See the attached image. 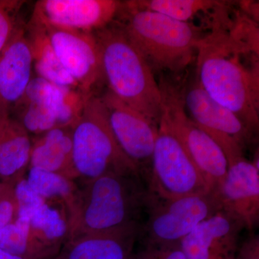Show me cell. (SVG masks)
Instances as JSON below:
<instances>
[{
  "instance_id": "1",
  "label": "cell",
  "mask_w": 259,
  "mask_h": 259,
  "mask_svg": "<svg viewBox=\"0 0 259 259\" xmlns=\"http://www.w3.org/2000/svg\"><path fill=\"white\" fill-rule=\"evenodd\" d=\"M248 51L222 30L202 37L197 47V82L253 134L258 127V79L256 70L242 62L241 54Z\"/></svg>"
},
{
  "instance_id": "2",
  "label": "cell",
  "mask_w": 259,
  "mask_h": 259,
  "mask_svg": "<svg viewBox=\"0 0 259 259\" xmlns=\"http://www.w3.org/2000/svg\"><path fill=\"white\" fill-rule=\"evenodd\" d=\"M94 35L100 47L107 90L158 125L163 95L144 56L115 20Z\"/></svg>"
},
{
  "instance_id": "3",
  "label": "cell",
  "mask_w": 259,
  "mask_h": 259,
  "mask_svg": "<svg viewBox=\"0 0 259 259\" xmlns=\"http://www.w3.org/2000/svg\"><path fill=\"white\" fill-rule=\"evenodd\" d=\"M115 21L153 71L182 72L192 61L202 39L197 25L138 9L127 1L122 2Z\"/></svg>"
},
{
  "instance_id": "4",
  "label": "cell",
  "mask_w": 259,
  "mask_h": 259,
  "mask_svg": "<svg viewBox=\"0 0 259 259\" xmlns=\"http://www.w3.org/2000/svg\"><path fill=\"white\" fill-rule=\"evenodd\" d=\"M88 182L70 210L72 238L138 222L147 196L140 177L109 172Z\"/></svg>"
},
{
  "instance_id": "5",
  "label": "cell",
  "mask_w": 259,
  "mask_h": 259,
  "mask_svg": "<svg viewBox=\"0 0 259 259\" xmlns=\"http://www.w3.org/2000/svg\"><path fill=\"white\" fill-rule=\"evenodd\" d=\"M72 161L76 175L88 181L109 172L141 177L112 134L101 95L89 97L73 127Z\"/></svg>"
},
{
  "instance_id": "6",
  "label": "cell",
  "mask_w": 259,
  "mask_h": 259,
  "mask_svg": "<svg viewBox=\"0 0 259 259\" xmlns=\"http://www.w3.org/2000/svg\"><path fill=\"white\" fill-rule=\"evenodd\" d=\"M148 219L141 226L144 245H180L199 223L221 210L214 192L175 199L148 194Z\"/></svg>"
},
{
  "instance_id": "7",
  "label": "cell",
  "mask_w": 259,
  "mask_h": 259,
  "mask_svg": "<svg viewBox=\"0 0 259 259\" xmlns=\"http://www.w3.org/2000/svg\"><path fill=\"white\" fill-rule=\"evenodd\" d=\"M147 192L163 199H175L212 192L177 138L161 122L151 169Z\"/></svg>"
},
{
  "instance_id": "8",
  "label": "cell",
  "mask_w": 259,
  "mask_h": 259,
  "mask_svg": "<svg viewBox=\"0 0 259 259\" xmlns=\"http://www.w3.org/2000/svg\"><path fill=\"white\" fill-rule=\"evenodd\" d=\"M161 89L163 113L160 122L180 141L213 192L228 171L226 155L215 141L189 117L182 95L171 89Z\"/></svg>"
},
{
  "instance_id": "9",
  "label": "cell",
  "mask_w": 259,
  "mask_h": 259,
  "mask_svg": "<svg viewBox=\"0 0 259 259\" xmlns=\"http://www.w3.org/2000/svg\"><path fill=\"white\" fill-rule=\"evenodd\" d=\"M189 117L221 148L228 164L245 157L251 132L239 117L209 96L197 81L182 96Z\"/></svg>"
},
{
  "instance_id": "10",
  "label": "cell",
  "mask_w": 259,
  "mask_h": 259,
  "mask_svg": "<svg viewBox=\"0 0 259 259\" xmlns=\"http://www.w3.org/2000/svg\"><path fill=\"white\" fill-rule=\"evenodd\" d=\"M101 97L117 144L147 180L158 125L121 101L108 90Z\"/></svg>"
},
{
  "instance_id": "11",
  "label": "cell",
  "mask_w": 259,
  "mask_h": 259,
  "mask_svg": "<svg viewBox=\"0 0 259 259\" xmlns=\"http://www.w3.org/2000/svg\"><path fill=\"white\" fill-rule=\"evenodd\" d=\"M44 24L59 61L80 90L90 96L100 95L105 81L100 47L94 33L62 30Z\"/></svg>"
},
{
  "instance_id": "12",
  "label": "cell",
  "mask_w": 259,
  "mask_h": 259,
  "mask_svg": "<svg viewBox=\"0 0 259 259\" xmlns=\"http://www.w3.org/2000/svg\"><path fill=\"white\" fill-rule=\"evenodd\" d=\"M121 6L117 0H40L32 14L54 28L93 34L111 24Z\"/></svg>"
},
{
  "instance_id": "13",
  "label": "cell",
  "mask_w": 259,
  "mask_h": 259,
  "mask_svg": "<svg viewBox=\"0 0 259 259\" xmlns=\"http://www.w3.org/2000/svg\"><path fill=\"white\" fill-rule=\"evenodd\" d=\"M221 209L253 232L259 223V170L245 157L228 164L224 180L213 191Z\"/></svg>"
},
{
  "instance_id": "14",
  "label": "cell",
  "mask_w": 259,
  "mask_h": 259,
  "mask_svg": "<svg viewBox=\"0 0 259 259\" xmlns=\"http://www.w3.org/2000/svg\"><path fill=\"white\" fill-rule=\"evenodd\" d=\"M244 225L226 211L199 223L181 242L187 259H236Z\"/></svg>"
},
{
  "instance_id": "15",
  "label": "cell",
  "mask_w": 259,
  "mask_h": 259,
  "mask_svg": "<svg viewBox=\"0 0 259 259\" xmlns=\"http://www.w3.org/2000/svg\"><path fill=\"white\" fill-rule=\"evenodd\" d=\"M25 25L20 21L0 53V125L11 117L32 76V59Z\"/></svg>"
},
{
  "instance_id": "16",
  "label": "cell",
  "mask_w": 259,
  "mask_h": 259,
  "mask_svg": "<svg viewBox=\"0 0 259 259\" xmlns=\"http://www.w3.org/2000/svg\"><path fill=\"white\" fill-rule=\"evenodd\" d=\"M141 226L131 223L112 231L71 238L58 259H129Z\"/></svg>"
},
{
  "instance_id": "17",
  "label": "cell",
  "mask_w": 259,
  "mask_h": 259,
  "mask_svg": "<svg viewBox=\"0 0 259 259\" xmlns=\"http://www.w3.org/2000/svg\"><path fill=\"white\" fill-rule=\"evenodd\" d=\"M56 85L34 76L15 105L11 117L29 134L40 136L59 127L56 104Z\"/></svg>"
},
{
  "instance_id": "18",
  "label": "cell",
  "mask_w": 259,
  "mask_h": 259,
  "mask_svg": "<svg viewBox=\"0 0 259 259\" xmlns=\"http://www.w3.org/2000/svg\"><path fill=\"white\" fill-rule=\"evenodd\" d=\"M25 28L31 53L32 66L37 76L57 86L79 89L56 55L45 25L32 14Z\"/></svg>"
},
{
  "instance_id": "19",
  "label": "cell",
  "mask_w": 259,
  "mask_h": 259,
  "mask_svg": "<svg viewBox=\"0 0 259 259\" xmlns=\"http://www.w3.org/2000/svg\"><path fill=\"white\" fill-rule=\"evenodd\" d=\"M73 127H56L32 143L29 166L76 176L72 161Z\"/></svg>"
},
{
  "instance_id": "20",
  "label": "cell",
  "mask_w": 259,
  "mask_h": 259,
  "mask_svg": "<svg viewBox=\"0 0 259 259\" xmlns=\"http://www.w3.org/2000/svg\"><path fill=\"white\" fill-rule=\"evenodd\" d=\"M32 142L30 134L13 117L0 125V176L21 173L30 164Z\"/></svg>"
},
{
  "instance_id": "21",
  "label": "cell",
  "mask_w": 259,
  "mask_h": 259,
  "mask_svg": "<svg viewBox=\"0 0 259 259\" xmlns=\"http://www.w3.org/2000/svg\"><path fill=\"white\" fill-rule=\"evenodd\" d=\"M138 9L149 10L172 19L192 24L195 19L207 15L224 20L227 2L212 0H134L127 1Z\"/></svg>"
},
{
  "instance_id": "22",
  "label": "cell",
  "mask_w": 259,
  "mask_h": 259,
  "mask_svg": "<svg viewBox=\"0 0 259 259\" xmlns=\"http://www.w3.org/2000/svg\"><path fill=\"white\" fill-rule=\"evenodd\" d=\"M29 185L42 198H59L66 201L70 210L74 205L76 195L74 187L69 177L41 168L30 167L28 177Z\"/></svg>"
},
{
  "instance_id": "23",
  "label": "cell",
  "mask_w": 259,
  "mask_h": 259,
  "mask_svg": "<svg viewBox=\"0 0 259 259\" xmlns=\"http://www.w3.org/2000/svg\"><path fill=\"white\" fill-rule=\"evenodd\" d=\"M30 223V233H36L34 237L42 241L44 248L59 241L68 231L67 223L61 213L47 202L32 214Z\"/></svg>"
},
{
  "instance_id": "24",
  "label": "cell",
  "mask_w": 259,
  "mask_h": 259,
  "mask_svg": "<svg viewBox=\"0 0 259 259\" xmlns=\"http://www.w3.org/2000/svg\"><path fill=\"white\" fill-rule=\"evenodd\" d=\"M0 248L28 259H40L32 245L28 218L17 217L14 222L0 229Z\"/></svg>"
},
{
  "instance_id": "25",
  "label": "cell",
  "mask_w": 259,
  "mask_h": 259,
  "mask_svg": "<svg viewBox=\"0 0 259 259\" xmlns=\"http://www.w3.org/2000/svg\"><path fill=\"white\" fill-rule=\"evenodd\" d=\"M91 96L79 89L56 85V104L59 127H74L82 115L89 97Z\"/></svg>"
},
{
  "instance_id": "26",
  "label": "cell",
  "mask_w": 259,
  "mask_h": 259,
  "mask_svg": "<svg viewBox=\"0 0 259 259\" xmlns=\"http://www.w3.org/2000/svg\"><path fill=\"white\" fill-rule=\"evenodd\" d=\"M25 3L19 0H0V53L20 23L19 15Z\"/></svg>"
},
{
  "instance_id": "27",
  "label": "cell",
  "mask_w": 259,
  "mask_h": 259,
  "mask_svg": "<svg viewBox=\"0 0 259 259\" xmlns=\"http://www.w3.org/2000/svg\"><path fill=\"white\" fill-rule=\"evenodd\" d=\"M14 197L18 209V217L28 218L29 219L47 202L33 190L26 179L18 181L15 187Z\"/></svg>"
},
{
  "instance_id": "28",
  "label": "cell",
  "mask_w": 259,
  "mask_h": 259,
  "mask_svg": "<svg viewBox=\"0 0 259 259\" xmlns=\"http://www.w3.org/2000/svg\"><path fill=\"white\" fill-rule=\"evenodd\" d=\"M129 259H187L180 245H144Z\"/></svg>"
},
{
  "instance_id": "29",
  "label": "cell",
  "mask_w": 259,
  "mask_h": 259,
  "mask_svg": "<svg viewBox=\"0 0 259 259\" xmlns=\"http://www.w3.org/2000/svg\"><path fill=\"white\" fill-rule=\"evenodd\" d=\"M236 259H259L258 235H250L239 245Z\"/></svg>"
},
{
  "instance_id": "30",
  "label": "cell",
  "mask_w": 259,
  "mask_h": 259,
  "mask_svg": "<svg viewBox=\"0 0 259 259\" xmlns=\"http://www.w3.org/2000/svg\"><path fill=\"white\" fill-rule=\"evenodd\" d=\"M15 212L18 213L16 202L9 199L0 200V229L13 223Z\"/></svg>"
},
{
  "instance_id": "31",
  "label": "cell",
  "mask_w": 259,
  "mask_h": 259,
  "mask_svg": "<svg viewBox=\"0 0 259 259\" xmlns=\"http://www.w3.org/2000/svg\"><path fill=\"white\" fill-rule=\"evenodd\" d=\"M0 259H28L25 257L20 256V255L12 254L9 252L0 248Z\"/></svg>"
},
{
  "instance_id": "32",
  "label": "cell",
  "mask_w": 259,
  "mask_h": 259,
  "mask_svg": "<svg viewBox=\"0 0 259 259\" xmlns=\"http://www.w3.org/2000/svg\"></svg>"
}]
</instances>
